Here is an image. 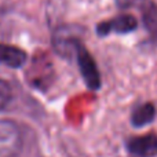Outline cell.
Wrapping results in <instances>:
<instances>
[{"label":"cell","instance_id":"7a4b0ae2","mask_svg":"<svg viewBox=\"0 0 157 157\" xmlns=\"http://www.w3.org/2000/svg\"><path fill=\"white\" fill-rule=\"evenodd\" d=\"M76 58L80 73L83 76L84 81H86V84L91 90H98L101 87V76L98 66L95 63L94 58L91 57V54L81 44H78L76 48Z\"/></svg>","mask_w":157,"mask_h":157},{"label":"cell","instance_id":"5b68a950","mask_svg":"<svg viewBox=\"0 0 157 157\" xmlns=\"http://www.w3.org/2000/svg\"><path fill=\"white\" fill-rule=\"evenodd\" d=\"M26 62V52L15 46L0 43V63L8 68L18 69Z\"/></svg>","mask_w":157,"mask_h":157},{"label":"cell","instance_id":"3957f363","mask_svg":"<svg viewBox=\"0 0 157 157\" xmlns=\"http://www.w3.org/2000/svg\"><path fill=\"white\" fill-rule=\"evenodd\" d=\"M138 26V21L131 14H121L109 21L101 22L97 26V33L99 36H108L110 33H128Z\"/></svg>","mask_w":157,"mask_h":157},{"label":"cell","instance_id":"6da1fadb","mask_svg":"<svg viewBox=\"0 0 157 157\" xmlns=\"http://www.w3.org/2000/svg\"><path fill=\"white\" fill-rule=\"evenodd\" d=\"M19 128L8 120H0V157H15L21 150Z\"/></svg>","mask_w":157,"mask_h":157},{"label":"cell","instance_id":"277c9868","mask_svg":"<svg viewBox=\"0 0 157 157\" xmlns=\"http://www.w3.org/2000/svg\"><path fill=\"white\" fill-rule=\"evenodd\" d=\"M127 149L135 156L152 157L157 155V136L152 132L141 136H134L127 142Z\"/></svg>","mask_w":157,"mask_h":157},{"label":"cell","instance_id":"8992f818","mask_svg":"<svg viewBox=\"0 0 157 157\" xmlns=\"http://www.w3.org/2000/svg\"><path fill=\"white\" fill-rule=\"evenodd\" d=\"M156 117V106L153 103H144L138 106L131 114V123L134 127H144L152 123Z\"/></svg>","mask_w":157,"mask_h":157},{"label":"cell","instance_id":"52a82bcc","mask_svg":"<svg viewBox=\"0 0 157 157\" xmlns=\"http://www.w3.org/2000/svg\"><path fill=\"white\" fill-rule=\"evenodd\" d=\"M11 99V88L4 80L0 78V110L7 106Z\"/></svg>","mask_w":157,"mask_h":157}]
</instances>
